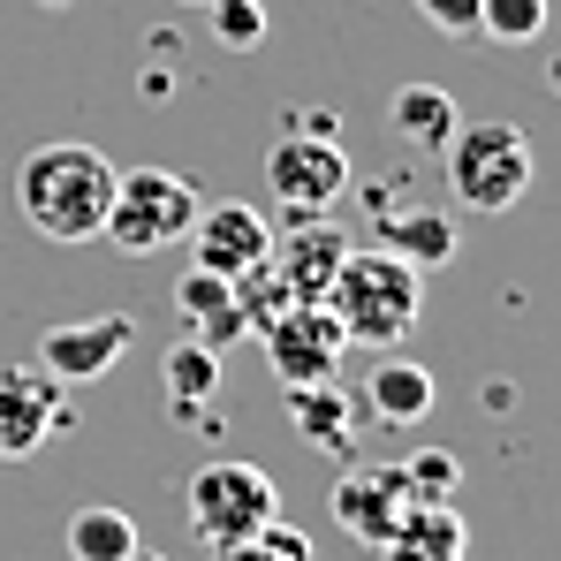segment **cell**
Returning <instances> with one entry per match:
<instances>
[{
  "mask_svg": "<svg viewBox=\"0 0 561 561\" xmlns=\"http://www.w3.org/2000/svg\"><path fill=\"white\" fill-rule=\"evenodd\" d=\"M114 175L122 168L99 145L54 137V145L23 152V168H15V213L46 243H92L99 220H106V197H114Z\"/></svg>",
  "mask_w": 561,
  "mask_h": 561,
  "instance_id": "obj_1",
  "label": "cell"
},
{
  "mask_svg": "<svg viewBox=\"0 0 561 561\" xmlns=\"http://www.w3.org/2000/svg\"><path fill=\"white\" fill-rule=\"evenodd\" d=\"M327 311L342 319V342L357 350H394L417 327V266L394 251H350L327 288Z\"/></svg>",
  "mask_w": 561,
  "mask_h": 561,
  "instance_id": "obj_2",
  "label": "cell"
},
{
  "mask_svg": "<svg viewBox=\"0 0 561 561\" xmlns=\"http://www.w3.org/2000/svg\"><path fill=\"white\" fill-rule=\"evenodd\" d=\"M197 220V183L175 168H129L114 175L106 197V220H99V243L122 251V259H152V251H175Z\"/></svg>",
  "mask_w": 561,
  "mask_h": 561,
  "instance_id": "obj_3",
  "label": "cell"
},
{
  "mask_svg": "<svg viewBox=\"0 0 561 561\" xmlns=\"http://www.w3.org/2000/svg\"><path fill=\"white\" fill-rule=\"evenodd\" d=\"M440 168L463 213H508L531 190V137L516 122H456L440 145Z\"/></svg>",
  "mask_w": 561,
  "mask_h": 561,
  "instance_id": "obj_4",
  "label": "cell"
},
{
  "mask_svg": "<svg viewBox=\"0 0 561 561\" xmlns=\"http://www.w3.org/2000/svg\"><path fill=\"white\" fill-rule=\"evenodd\" d=\"M183 516H190V531H197V539L220 554V547L259 539V524H274V516H280V485H274L259 463L220 456V463H197V470H190Z\"/></svg>",
  "mask_w": 561,
  "mask_h": 561,
  "instance_id": "obj_5",
  "label": "cell"
},
{
  "mask_svg": "<svg viewBox=\"0 0 561 561\" xmlns=\"http://www.w3.org/2000/svg\"><path fill=\"white\" fill-rule=\"evenodd\" d=\"M342 190H350V152H342V137H319V129L274 137V152H266V197H274L280 220H311V213H327Z\"/></svg>",
  "mask_w": 561,
  "mask_h": 561,
  "instance_id": "obj_6",
  "label": "cell"
},
{
  "mask_svg": "<svg viewBox=\"0 0 561 561\" xmlns=\"http://www.w3.org/2000/svg\"><path fill=\"white\" fill-rule=\"evenodd\" d=\"M69 387L46 365H0V463L38 456L54 433H69Z\"/></svg>",
  "mask_w": 561,
  "mask_h": 561,
  "instance_id": "obj_7",
  "label": "cell"
},
{
  "mask_svg": "<svg viewBox=\"0 0 561 561\" xmlns=\"http://www.w3.org/2000/svg\"><path fill=\"white\" fill-rule=\"evenodd\" d=\"M129 342H137V319H129V311L61 319V327L38 334V365L61 379V387H92V379H106L122 357H129Z\"/></svg>",
  "mask_w": 561,
  "mask_h": 561,
  "instance_id": "obj_8",
  "label": "cell"
},
{
  "mask_svg": "<svg viewBox=\"0 0 561 561\" xmlns=\"http://www.w3.org/2000/svg\"><path fill=\"white\" fill-rule=\"evenodd\" d=\"M259 342H266V365L280 373V387H296V379H334L342 373V319L327 311V304H288L274 311L266 327H259Z\"/></svg>",
  "mask_w": 561,
  "mask_h": 561,
  "instance_id": "obj_9",
  "label": "cell"
},
{
  "mask_svg": "<svg viewBox=\"0 0 561 561\" xmlns=\"http://www.w3.org/2000/svg\"><path fill=\"white\" fill-rule=\"evenodd\" d=\"M357 251V236L342 228V220H327V213H311V220H288V243L274 236V251H266V266L280 274V288L296 296V304H327V288L342 274V259Z\"/></svg>",
  "mask_w": 561,
  "mask_h": 561,
  "instance_id": "obj_10",
  "label": "cell"
},
{
  "mask_svg": "<svg viewBox=\"0 0 561 561\" xmlns=\"http://www.w3.org/2000/svg\"><path fill=\"white\" fill-rule=\"evenodd\" d=\"M183 243H197L190 266L243 280L251 266H266V251H274V220H266L259 205H197V220H190Z\"/></svg>",
  "mask_w": 561,
  "mask_h": 561,
  "instance_id": "obj_11",
  "label": "cell"
},
{
  "mask_svg": "<svg viewBox=\"0 0 561 561\" xmlns=\"http://www.w3.org/2000/svg\"><path fill=\"white\" fill-rule=\"evenodd\" d=\"M402 516H410V478H402V463L350 470V478L334 485V524H342L357 547H379Z\"/></svg>",
  "mask_w": 561,
  "mask_h": 561,
  "instance_id": "obj_12",
  "label": "cell"
},
{
  "mask_svg": "<svg viewBox=\"0 0 561 561\" xmlns=\"http://www.w3.org/2000/svg\"><path fill=\"white\" fill-rule=\"evenodd\" d=\"M280 410H288V433L304 448H327V456H350L357 448L365 402L342 394V379H296V387H280Z\"/></svg>",
  "mask_w": 561,
  "mask_h": 561,
  "instance_id": "obj_13",
  "label": "cell"
},
{
  "mask_svg": "<svg viewBox=\"0 0 561 561\" xmlns=\"http://www.w3.org/2000/svg\"><path fill=\"white\" fill-rule=\"evenodd\" d=\"M379 561H470V524L456 501H410V516L373 547Z\"/></svg>",
  "mask_w": 561,
  "mask_h": 561,
  "instance_id": "obj_14",
  "label": "cell"
},
{
  "mask_svg": "<svg viewBox=\"0 0 561 561\" xmlns=\"http://www.w3.org/2000/svg\"><path fill=\"white\" fill-rule=\"evenodd\" d=\"M175 311H183V327L205 342V350H236V342L251 334V311H243L236 280L205 274V266H190V274L175 280Z\"/></svg>",
  "mask_w": 561,
  "mask_h": 561,
  "instance_id": "obj_15",
  "label": "cell"
},
{
  "mask_svg": "<svg viewBox=\"0 0 561 561\" xmlns=\"http://www.w3.org/2000/svg\"><path fill=\"white\" fill-rule=\"evenodd\" d=\"M379 365L365 373V417H379V425H417L433 402H440V379L425 373L417 357H394V350H373Z\"/></svg>",
  "mask_w": 561,
  "mask_h": 561,
  "instance_id": "obj_16",
  "label": "cell"
},
{
  "mask_svg": "<svg viewBox=\"0 0 561 561\" xmlns=\"http://www.w3.org/2000/svg\"><path fill=\"white\" fill-rule=\"evenodd\" d=\"M456 122H463V106H456L448 84H394V99H387V129L410 152H433L440 160V145L456 137Z\"/></svg>",
  "mask_w": 561,
  "mask_h": 561,
  "instance_id": "obj_17",
  "label": "cell"
},
{
  "mask_svg": "<svg viewBox=\"0 0 561 561\" xmlns=\"http://www.w3.org/2000/svg\"><path fill=\"white\" fill-rule=\"evenodd\" d=\"M379 251H394V259H410V266L425 274V266H448V259L463 251V236H456V220H448L440 205H425V213H417V205H410V213L394 205V213H379Z\"/></svg>",
  "mask_w": 561,
  "mask_h": 561,
  "instance_id": "obj_18",
  "label": "cell"
},
{
  "mask_svg": "<svg viewBox=\"0 0 561 561\" xmlns=\"http://www.w3.org/2000/svg\"><path fill=\"white\" fill-rule=\"evenodd\" d=\"M137 547H145L137 516H122V508H77L69 516V561H129Z\"/></svg>",
  "mask_w": 561,
  "mask_h": 561,
  "instance_id": "obj_19",
  "label": "cell"
},
{
  "mask_svg": "<svg viewBox=\"0 0 561 561\" xmlns=\"http://www.w3.org/2000/svg\"><path fill=\"white\" fill-rule=\"evenodd\" d=\"M213 394H220V350H205L197 334H183L168 350V402L190 410V402H213Z\"/></svg>",
  "mask_w": 561,
  "mask_h": 561,
  "instance_id": "obj_20",
  "label": "cell"
},
{
  "mask_svg": "<svg viewBox=\"0 0 561 561\" xmlns=\"http://www.w3.org/2000/svg\"><path fill=\"white\" fill-rule=\"evenodd\" d=\"M547 31V0H478V38H501V46H524Z\"/></svg>",
  "mask_w": 561,
  "mask_h": 561,
  "instance_id": "obj_21",
  "label": "cell"
},
{
  "mask_svg": "<svg viewBox=\"0 0 561 561\" xmlns=\"http://www.w3.org/2000/svg\"><path fill=\"white\" fill-rule=\"evenodd\" d=\"M205 23H213V38H220L228 54L266 46V8H259V0H205Z\"/></svg>",
  "mask_w": 561,
  "mask_h": 561,
  "instance_id": "obj_22",
  "label": "cell"
},
{
  "mask_svg": "<svg viewBox=\"0 0 561 561\" xmlns=\"http://www.w3.org/2000/svg\"><path fill=\"white\" fill-rule=\"evenodd\" d=\"M402 478H410V501H456L463 456H456V448H417V456L402 463Z\"/></svg>",
  "mask_w": 561,
  "mask_h": 561,
  "instance_id": "obj_23",
  "label": "cell"
},
{
  "mask_svg": "<svg viewBox=\"0 0 561 561\" xmlns=\"http://www.w3.org/2000/svg\"><path fill=\"white\" fill-rule=\"evenodd\" d=\"M417 15L448 38H478V0H417Z\"/></svg>",
  "mask_w": 561,
  "mask_h": 561,
  "instance_id": "obj_24",
  "label": "cell"
},
{
  "mask_svg": "<svg viewBox=\"0 0 561 561\" xmlns=\"http://www.w3.org/2000/svg\"><path fill=\"white\" fill-rule=\"evenodd\" d=\"M259 547H274L280 561H311V539H304V531H296V524H259Z\"/></svg>",
  "mask_w": 561,
  "mask_h": 561,
  "instance_id": "obj_25",
  "label": "cell"
},
{
  "mask_svg": "<svg viewBox=\"0 0 561 561\" xmlns=\"http://www.w3.org/2000/svg\"><path fill=\"white\" fill-rule=\"evenodd\" d=\"M220 561H280L274 547H259V539H243V547H220Z\"/></svg>",
  "mask_w": 561,
  "mask_h": 561,
  "instance_id": "obj_26",
  "label": "cell"
},
{
  "mask_svg": "<svg viewBox=\"0 0 561 561\" xmlns=\"http://www.w3.org/2000/svg\"><path fill=\"white\" fill-rule=\"evenodd\" d=\"M129 561H168V554H152V547H137V554H129Z\"/></svg>",
  "mask_w": 561,
  "mask_h": 561,
  "instance_id": "obj_27",
  "label": "cell"
},
{
  "mask_svg": "<svg viewBox=\"0 0 561 561\" xmlns=\"http://www.w3.org/2000/svg\"><path fill=\"white\" fill-rule=\"evenodd\" d=\"M46 8H69V0H46Z\"/></svg>",
  "mask_w": 561,
  "mask_h": 561,
  "instance_id": "obj_28",
  "label": "cell"
},
{
  "mask_svg": "<svg viewBox=\"0 0 561 561\" xmlns=\"http://www.w3.org/2000/svg\"><path fill=\"white\" fill-rule=\"evenodd\" d=\"M183 8H205V0H183Z\"/></svg>",
  "mask_w": 561,
  "mask_h": 561,
  "instance_id": "obj_29",
  "label": "cell"
}]
</instances>
